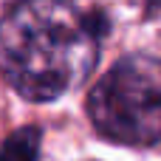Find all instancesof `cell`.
<instances>
[{"label":"cell","mask_w":161,"mask_h":161,"mask_svg":"<svg viewBox=\"0 0 161 161\" xmlns=\"http://www.w3.org/2000/svg\"><path fill=\"white\" fill-rule=\"evenodd\" d=\"M88 116L110 142L156 144L161 139V59L144 54L119 59L88 93Z\"/></svg>","instance_id":"cell-2"},{"label":"cell","mask_w":161,"mask_h":161,"mask_svg":"<svg viewBox=\"0 0 161 161\" xmlns=\"http://www.w3.org/2000/svg\"><path fill=\"white\" fill-rule=\"evenodd\" d=\"M40 156V130L20 127L0 144V161H37Z\"/></svg>","instance_id":"cell-3"},{"label":"cell","mask_w":161,"mask_h":161,"mask_svg":"<svg viewBox=\"0 0 161 161\" xmlns=\"http://www.w3.org/2000/svg\"><path fill=\"white\" fill-rule=\"evenodd\" d=\"M96 59V17L65 0H20L0 17V74L31 102L79 88Z\"/></svg>","instance_id":"cell-1"}]
</instances>
